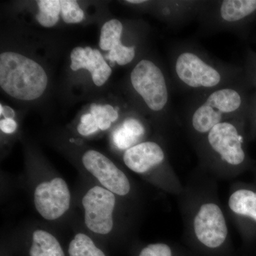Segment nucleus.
<instances>
[{"label":"nucleus","mask_w":256,"mask_h":256,"mask_svg":"<svg viewBox=\"0 0 256 256\" xmlns=\"http://www.w3.org/2000/svg\"><path fill=\"white\" fill-rule=\"evenodd\" d=\"M180 195L184 233L207 250H220L226 246L229 230L226 217L210 175L201 170Z\"/></svg>","instance_id":"nucleus-1"},{"label":"nucleus","mask_w":256,"mask_h":256,"mask_svg":"<svg viewBox=\"0 0 256 256\" xmlns=\"http://www.w3.org/2000/svg\"><path fill=\"white\" fill-rule=\"evenodd\" d=\"M244 117L216 124L194 144L201 170L213 178H233L248 168Z\"/></svg>","instance_id":"nucleus-2"},{"label":"nucleus","mask_w":256,"mask_h":256,"mask_svg":"<svg viewBox=\"0 0 256 256\" xmlns=\"http://www.w3.org/2000/svg\"><path fill=\"white\" fill-rule=\"evenodd\" d=\"M172 69L176 85L194 94L240 86V70L238 68L215 60L191 43L174 47Z\"/></svg>","instance_id":"nucleus-3"},{"label":"nucleus","mask_w":256,"mask_h":256,"mask_svg":"<svg viewBox=\"0 0 256 256\" xmlns=\"http://www.w3.org/2000/svg\"><path fill=\"white\" fill-rule=\"evenodd\" d=\"M246 100L240 86L194 94L186 111V127L193 144L216 124L244 116Z\"/></svg>","instance_id":"nucleus-4"},{"label":"nucleus","mask_w":256,"mask_h":256,"mask_svg":"<svg viewBox=\"0 0 256 256\" xmlns=\"http://www.w3.org/2000/svg\"><path fill=\"white\" fill-rule=\"evenodd\" d=\"M122 160L128 170L142 176L156 188L178 196L183 193L184 186L160 143L143 141L124 152Z\"/></svg>","instance_id":"nucleus-5"},{"label":"nucleus","mask_w":256,"mask_h":256,"mask_svg":"<svg viewBox=\"0 0 256 256\" xmlns=\"http://www.w3.org/2000/svg\"><path fill=\"white\" fill-rule=\"evenodd\" d=\"M48 76L40 64L26 56L8 52L0 55V86L16 100L40 98L46 90Z\"/></svg>","instance_id":"nucleus-6"},{"label":"nucleus","mask_w":256,"mask_h":256,"mask_svg":"<svg viewBox=\"0 0 256 256\" xmlns=\"http://www.w3.org/2000/svg\"><path fill=\"white\" fill-rule=\"evenodd\" d=\"M130 80L148 110L163 114L169 108V84L162 69L153 60H140L131 72Z\"/></svg>","instance_id":"nucleus-7"},{"label":"nucleus","mask_w":256,"mask_h":256,"mask_svg":"<svg viewBox=\"0 0 256 256\" xmlns=\"http://www.w3.org/2000/svg\"><path fill=\"white\" fill-rule=\"evenodd\" d=\"M256 12V0L206 1L198 18L204 31L233 32Z\"/></svg>","instance_id":"nucleus-8"},{"label":"nucleus","mask_w":256,"mask_h":256,"mask_svg":"<svg viewBox=\"0 0 256 256\" xmlns=\"http://www.w3.org/2000/svg\"><path fill=\"white\" fill-rule=\"evenodd\" d=\"M118 196L95 185L89 188L82 197L84 224L88 230L98 236H108L116 227Z\"/></svg>","instance_id":"nucleus-9"},{"label":"nucleus","mask_w":256,"mask_h":256,"mask_svg":"<svg viewBox=\"0 0 256 256\" xmlns=\"http://www.w3.org/2000/svg\"><path fill=\"white\" fill-rule=\"evenodd\" d=\"M33 202L42 218L50 222L60 220L72 205L68 184L60 176L42 180L34 188Z\"/></svg>","instance_id":"nucleus-10"},{"label":"nucleus","mask_w":256,"mask_h":256,"mask_svg":"<svg viewBox=\"0 0 256 256\" xmlns=\"http://www.w3.org/2000/svg\"><path fill=\"white\" fill-rule=\"evenodd\" d=\"M82 162L85 170L102 188L118 197L126 198L132 194V184L128 175L100 152L88 150L82 154Z\"/></svg>","instance_id":"nucleus-11"},{"label":"nucleus","mask_w":256,"mask_h":256,"mask_svg":"<svg viewBox=\"0 0 256 256\" xmlns=\"http://www.w3.org/2000/svg\"><path fill=\"white\" fill-rule=\"evenodd\" d=\"M230 218L247 240L256 238V186L244 183L232 185L227 202Z\"/></svg>","instance_id":"nucleus-12"},{"label":"nucleus","mask_w":256,"mask_h":256,"mask_svg":"<svg viewBox=\"0 0 256 256\" xmlns=\"http://www.w3.org/2000/svg\"><path fill=\"white\" fill-rule=\"evenodd\" d=\"M70 68L74 72L87 69L92 74V80L97 86H102L112 74L110 66L98 50L90 47H76L70 53Z\"/></svg>","instance_id":"nucleus-13"},{"label":"nucleus","mask_w":256,"mask_h":256,"mask_svg":"<svg viewBox=\"0 0 256 256\" xmlns=\"http://www.w3.org/2000/svg\"><path fill=\"white\" fill-rule=\"evenodd\" d=\"M146 134V128L140 120L128 117L122 124L116 128L112 134L114 146L124 152L132 146L143 142Z\"/></svg>","instance_id":"nucleus-14"},{"label":"nucleus","mask_w":256,"mask_h":256,"mask_svg":"<svg viewBox=\"0 0 256 256\" xmlns=\"http://www.w3.org/2000/svg\"><path fill=\"white\" fill-rule=\"evenodd\" d=\"M206 1H168L164 2L162 15L166 21L178 26L194 16H198Z\"/></svg>","instance_id":"nucleus-15"},{"label":"nucleus","mask_w":256,"mask_h":256,"mask_svg":"<svg viewBox=\"0 0 256 256\" xmlns=\"http://www.w3.org/2000/svg\"><path fill=\"white\" fill-rule=\"evenodd\" d=\"M30 256H66L60 240L50 232L37 228L32 235Z\"/></svg>","instance_id":"nucleus-16"},{"label":"nucleus","mask_w":256,"mask_h":256,"mask_svg":"<svg viewBox=\"0 0 256 256\" xmlns=\"http://www.w3.org/2000/svg\"><path fill=\"white\" fill-rule=\"evenodd\" d=\"M68 252V256H106L92 237L82 232L76 234L69 242Z\"/></svg>","instance_id":"nucleus-17"},{"label":"nucleus","mask_w":256,"mask_h":256,"mask_svg":"<svg viewBox=\"0 0 256 256\" xmlns=\"http://www.w3.org/2000/svg\"><path fill=\"white\" fill-rule=\"evenodd\" d=\"M124 25L118 20H111L104 24L101 28L100 43L99 46L101 50H110L114 47L122 43Z\"/></svg>","instance_id":"nucleus-18"},{"label":"nucleus","mask_w":256,"mask_h":256,"mask_svg":"<svg viewBox=\"0 0 256 256\" xmlns=\"http://www.w3.org/2000/svg\"><path fill=\"white\" fill-rule=\"evenodd\" d=\"M38 12L36 15L38 22L44 28H52L60 20L62 11L60 0H40L37 1Z\"/></svg>","instance_id":"nucleus-19"},{"label":"nucleus","mask_w":256,"mask_h":256,"mask_svg":"<svg viewBox=\"0 0 256 256\" xmlns=\"http://www.w3.org/2000/svg\"><path fill=\"white\" fill-rule=\"evenodd\" d=\"M90 112L95 117L99 130L102 131L108 130L111 124L116 122L119 116L117 110L108 104L104 106L92 104L90 107Z\"/></svg>","instance_id":"nucleus-20"},{"label":"nucleus","mask_w":256,"mask_h":256,"mask_svg":"<svg viewBox=\"0 0 256 256\" xmlns=\"http://www.w3.org/2000/svg\"><path fill=\"white\" fill-rule=\"evenodd\" d=\"M136 46H126L121 43L109 52L108 58L112 62H116L120 66H126L130 64L136 58Z\"/></svg>","instance_id":"nucleus-21"},{"label":"nucleus","mask_w":256,"mask_h":256,"mask_svg":"<svg viewBox=\"0 0 256 256\" xmlns=\"http://www.w3.org/2000/svg\"><path fill=\"white\" fill-rule=\"evenodd\" d=\"M62 18L67 24L82 22L84 20V12L78 2L74 0H60Z\"/></svg>","instance_id":"nucleus-22"},{"label":"nucleus","mask_w":256,"mask_h":256,"mask_svg":"<svg viewBox=\"0 0 256 256\" xmlns=\"http://www.w3.org/2000/svg\"><path fill=\"white\" fill-rule=\"evenodd\" d=\"M138 256H174V252L169 244L154 242L143 248Z\"/></svg>","instance_id":"nucleus-23"},{"label":"nucleus","mask_w":256,"mask_h":256,"mask_svg":"<svg viewBox=\"0 0 256 256\" xmlns=\"http://www.w3.org/2000/svg\"><path fill=\"white\" fill-rule=\"evenodd\" d=\"M98 130V124L92 112L82 114V117L80 118V124L77 128V130L80 136H86V137L92 136Z\"/></svg>","instance_id":"nucleus-24"},{"label":"nucleus","mask_w":256,"mask_h":256,"mask_svg":"<svg viewBox=\"0 0 256 256\" xmlns=\"http://www.w3.org/2000/svg\"><path fill=\"white\" fill-rule=\"evenodd\" d=\"M18 124L14 119L4 118L0 121V129L4 134H13L16 132Z\"/></svg>","instance_id":"nucleus-25"},{"label":"nucleus","mask_w":256,"mask_h":256,"mask_svg":"<svg viewBox=\"0 0 256 256\" xmlns=\"http://www.w3.org/2000/svg\"><path fill=\"white\" fill-rule=\"evenodd\" d=\"M2 116H4V118L14 119L15 112L9 106H3V112Z\"/></svg>","instance_id":"nucleus-26"},{"label":"nucleus","mask_w":256,"mask_h":256,"mask_svg":"<svg viewBox=\"0 0 256 256\" xmlns=\"http://www.w3.org/2000/svg\"><path fill=\"white\" fill-rule=\"evenodd\" d=\"M255 122L256 124V112H255Z\"/></svg>","instance_id":"nucleus-27"},{"label":"nucleus","mask_w":256,"mask_h":256,"mask_svg":"<svg viewBox=\"0 0 256 256\" xmlns=\"http://www.w3.org/2000/svg\"><path fill=\"white\" fill-rule=\"evenodd\" d=\"M255 77H256V72H255Z\"/></svg>","instance_id":"nucleus-28"}]
</instances>
